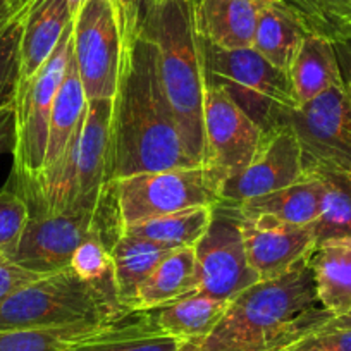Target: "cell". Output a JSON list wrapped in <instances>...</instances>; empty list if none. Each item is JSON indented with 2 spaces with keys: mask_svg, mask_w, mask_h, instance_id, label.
I'll return each instance as SVG.
<instances>
[{
  "mask_svg": "<svg viewBox=\"0 0 351 351\" xmlns=\"http://www.w3.org/2000/svg\"><path fill=\"white\" fill-rule=\"evenodd\" d=\"M195 164L184 148L154 47L140 33L124 42L112 99V181Z\"/></svg>",
  "mask_w": 351,
  "mask_h": 351,
  "instance_id": "1",
  "label": "cell"
},
{
  "mask_svg": "<svg viewBox=\"0 0 351 351\" xmlns=\"http://www.w3.org/2000/svg\"><path fill=\"white\" fill-rule=\"evenodd\" d=\"M332 319L317 296L310 255L274 279L256 281L231 300L200 351H282Z\"/></svg>",
  "mask_w": 351,
  "mask_h": 351,
  "instance_id": "2",
  "label": "cell"
},
{
  "mask_svg": "<svg viewBox=\"0 0 351 351\" xmlns=\"http://www.w3.org/2000/svg\"><path fill=\"white\" fill-rule=\"evenodd\" d=\"M195 5L197 0H143L136 32L154 47L184 148L191 160L202 165L207 67Z\"/></svg>",
  "mask_w": 351,
  "mask_h": 351,
  "instance_id": "3",
  "label": "cell"
},
{
  "mask_svg": "<svg viewBox=\"0 0 351 351\" xmlns=\"http://www.w3.org/2000/svg\"><path fill=\"white\" fill-rule=\"evenodd\" d=\"M126 313L114 278L86 281L67 267L43 276L0 303V330L106 324Z\"/></svg>",
  "mask_w": 351,
  "mask_h": 351,
  "instance_id": "4",
  "label": "cell"
},
{
  "mask_svg": "<svg viewBox=\"0 0 351 351\" xmlns=\"http://www.w3.org/2000/svg\"><path fill=\"white\" fill-rule=\"evenodd\" d=\"M204 52L208 80L224 88L262 133L288 123L298 102L286 71L269 62L253 47L226 50L204 42Z\"/></svg>",
  "mask_w": 351,
  "mask_h": 351,
  "instance_id": "5",
  "label": "cell"
},
{
  "mask_svg": "<svg viewBox=\"0 0 351 351\" xmlns=\"http://www.w3.org/2000/svg\"><path fill=\"white\" fill-rule=\"evenodd\" d=\"M73 53V21L38 73L16 90V148L12 186L23 193L43 172L53 100Z\"/></svg>",
  "mask_w": 351,
  "mask_h": 351,
  "instance_id": "6",
  "label": "cell"
},
{
  "mask_svg": "<svg viewBox=\"0 0 351 351\" xmlns=\"http://www.w3.org/2000/svg\"><path fill=\"white\" fill-rule=\"evenodd\" d=\"M119 229L198 205L219 204V191L204 165L141 172L110 183Z\"/></svg>",
  "mask_w": 351,
  "mask_h": 351,
  "instance_id": "7",
  "label": "cell"
},
{
  "mask_svg": "<svg viewBox=\"0 0 351 351\" xmlns=\"http://www.w3.org/2000/svg\"><path fill=\"white\" fill-rule=\"evenodd\" d=\"M288 123L302 145L305 171L351 174V88L346 83L293 109Z\"/></svg>",
  "mask_w": 351,
  "mask_h": 351,
  "instance_id": "8",
  "label": "cell"
},
{
  "mask_svg": "<svg viewBox=\"0 0 351 351\" xmlns=\"http://www.w3.org/2000/svg\"><path fill=\"white\" fill-rule=\"evenodd\" d=\"M193 250L198 291L231 302L260 281L246 256L238 205L215 204L210 226Z\"/></svg>",
  "mask_w": 351,
  "mask_h": 351,
  "instance_id": "9",
  "label": "cell"
},
{
  "mask_svg": "<svg viewBox=\"0 0 351 351\" xmlns=\"http://www.w3.org/2000/svg\"><path fill=\"white\" fill-rule=\"evenodd\" d=\"M262 130L236 106L222 86L207 77L204 106V169L221 198V188L252 160Z\"/></svg>",
  "mask_w": 351,
  "mask_h": 351,
  "instance_id": "10",
  "label": "cell"
},
{
  "mask_svg": "<svg viewBox=\"0 0 351 351\" xmlns=\"http://www.w3.org/2000/svg\"><path fill=\"white\" fill-rule=\"evenodd\" d=\"M123 49L109 0H86L73 19V56L88 100L114 99Z\"/></svg>",
  "mask_w": 351,
  "mask_h": 351,
  "instance_id": "11",
  "label": "cell"
},
{
  "mask_svg": "<svg viewBox=\"0 0 351 351\" xmlns=\"http://www.w3.org/2000/svg\"><path fill=\"white\" fill-rule=\"evenodd\" d=\"M305 176L303 150L291 124L286 123L262 134L250 164L226 181L219 202L241 205L252 198L282 190Z\"/></svg>",
  "mask_w": 351,
  "mask_h": 351,
  "instance_id": "12",
  "label": "cell"
},
{
  "mask_svg": "<svg viewBox=\"0 0 351 351\" xmlns=\"http://www.w3.org/2000/svg\"><path fill=\"white\" fill-rule=\"evenodd\" d=\"M99 214L64 212L32 214L12 262L38 274L69 267L77 246L99 228Z\"/></svg>",
  "mask_w": 351,
  "mask_h": 351,
  "instance_id": "13",
  "label": "cell"
},
{
  "mask_svg": "<svg viewBox=\"0 0 351 351\" xmlns=\"http://www.w3.org/2000/svg\"><path fill=\"white\" fill-rule=\"evenodd\" d=\"M246 256L260 281L285 274L315 250L313 224L296 226L267 215H243Z\"/></svg>",
  "mask_w": 351,
  "mask_h": 351,
  "instance_id": "14",
  "label": "cell"
},
{
  "mask_svg": "<svg viewBox=\"0 0 351 351\" xmlns=\"http://www.w3.org/2000/svg\"><path fill=\"white\" fill-rule=\"evenodd\" d=\"M76 178V210L97 214L112 183V99L88 100Z\"/></svg>",
  "mask_w": 351,
  "mask_h": 351,
  "instance_id": "15",
  "label": "cell"
},
{
  "mask_svg": "<svg viewBox=\"0 0 351 351\" xmlns=\"http://www.w3.org/2000/svg\"><path fill=\"white\" fill-rule=\"evenodd\" d=\"M267 4L269 0H197L198 33L219 49H250L260 12Z\"/></svg>",
  "mask_w": 351,
  "mask_h": 351,
  "instance_id": "16",
  "label": "cell"
},
{
  "mask_svg": "<svg viewBox=\"0 0 351 351\" xmlns=\"http://www.w3.org/2000/svg\"><path fill=\"white\" fill-rule=\"evenodd\" d=\"M71 21L67 0H32L23 28L18 88L28 83L49 60Z\"/></svg>",
  "mask_w": 351,
  "mask_h": 351,
  "instance_id": "17",
  "label": "cell"
},
{
  "mask_svg": "<svg viewBox=\"0 0 351 351\" xmlns=\"http://www.w3.org/2000/svg\"><path fill=\"white\" fill-rule=\"evenodd\" d=\"M184 346L186 343L162 332L150 310H145L128 312L66 351H181Z\"/></svg>",
  "mask_w": 351,
  "mask_h": 351,
  "instance_id": "18",
  "label": "cell"
},
{
  "mask_svg": "<svg viewBox=\"0 0 351 351\" xmlns=\"http://www.w3.org/2000/svg\"><path fill=\"white\" fill-rule=\"evenodd\" d=\"M229 303L195 289L183 298L150 310V313L162 332L190 346H197L217 327Z\"/></svg>",
  "mask_w": 351,
  "mask_h": 351,
  "instance_id": "19",
  "label": "cell"
},
{
  "mask_svg": "<svg viewBox=\"0 0 351 351\" xmlns=\"http://www.w3.org/2000/svg\"><path fill=\"white\" fill-rule=\"evenodd\" d=\"M326 183L315 172H305L302 180L282 190L252 198L238 205L243 215H267L296 226L315 224L324 208Z\"/></svg>",
  "mask_w": 351,
  "mask_h": 351,
  "instance_id": "20",
  "label": "cell"
},
{
  "mask_svg": "<svg viewBox=\"0 0 351 351\" xmlns=\"http://www.w3.org/2000/svg\"><path fill=\"white\" fill-rule=\"evenodd\" d=\"M298 106L344 84L332 40L308 33L288 71Z\"/></svg>",
  "mask_w": 351,
  "mask_h": 351,
  "instance_id": "21",
  "label": "cell"
},
{
  "mask_svg": "<svg viewBox=\"0 0 351 351\" xmlns=\"http://www.w3.org/2000/svg\"><path fill=\"white\" fill-rule=\"evenodd\" d=\"M306 35L308 32L303 23L282 0H269L260 12L252 47L269 62L288 73Z\"/></svg>",
  "mask_w": 351,
  "mask_h": 351,
  "instance_id": "22",
  "label": "cell"
},
{
  "mask_svg": "<svg viewBox=\"0 0 351 351\" xmlns=\"http://www.w3.org/2000/svg\"><path fill=\"white\" fill-rule=\"evenodd\" d=\"M86 106V93H84L83 83H81L76 60H74V56L71 53L66 74H64L62 83H60L59 90H57L56 100H53L49 128V145H47L43 172L52 169L64 157L71 140L76 136L81 124H83Z\"/></svg>",
  "mask_w": 351,
  "mask_h": 351,
  "instance_id": "23",
  "label": "cell"
},
{
  "mask_svg": "<svg viewBox=\"0 0 351 351\" xmlns=\"http://www.w3.org/2000/svg\"><path fill=\"white\" fill-rule=\"evenodd\" d=\"M171 252L172 250L131 232L123 231L117 236L110 246L114 282H116L119 302L128 312H131L140 286Z\"/></svg>",
  "mask_w": 351,
  "mask_h": 351,
  "instance_id": "24",
  "label": "cell"
},
{
  "mask_svg": "<svg viewBox=\"0 0 351 351\" xmlns=\"http://www.w3.org/2000/svg\"><path fill=\"white\" fill-rule=\"evenodd\" d=\"M195 289H198L195 250H172L140 286L131 312L155 310L165 303L190 295Z\"/></svg>",
  "mask_w": 351,
  "mask_h": 351,
  "instance_id": "25",
  "label": "cell"
},
{
  "mask_svg": "<svg viewBox=\"0 0 351 351\" xmlns=\"http://www.w3.org/2000/svg\"><path fill=\"white\" fill-rule=\"evenodd\" d=\"M319 302L332 317L351 310V239L317 245L310 253Z\"/></svg>",
  "mask_w": 351,
  "mask_h": 351,
  "instance_id": "26",
  "label": "cell"
},
{
  "mask_svg": "<svg viewBox=\"0 0 351 351\" xmlns=\"http://www.w3.org/2000/svg\"><path fill=\"white\" fill-rule=\"evenodd\" d=\"M215 205H198L172 214L158 215L123 229L169 250L195 248L212 222ZM121 231V232H123Z\"/></svg>",
  "mask_w": 351,
  "mask_h": 351,
  "instance_id": "27",
  "label": "cell"
},
{
  "mask_svg": "<svg viewBox=\"0 0 351 351\" xmlns=\"http://www.w3.org/2000/svg\"><path fill=\"white\" fill-rule=\"evenodd\" d=\"M326 183V197L320 217L313 224L317 245L351 239V174L313 169Z\"/></svg>",
  "mask_w": 351,
  "mask_h": 351,
  "instance_id": "28",
  "label": "cell"
},
{
  "mask_svg": "<svg viewBox=\"0 0 351 351\" xmlns=\"http://www.w3.org/2000/svg\"><path fill=\"white\" fill-rule=\"evenodd\" d=\"M106 324L88 322L62 327L0 330V351H66L77 341L95 334Z\"/></svg>",
  "mask_w": 351,
  "mask_h": 351,
  "instance_id": "29",
  "label": "cell"
},
{
  "mask_svg": "<svg viewBox=\"0 0 351 351\" xmlns=\"http://www.w3.org/2000/svg\"><path fill=\"white\" fill-rule=\"evenodd\" d=\"M308 33L332 40L351 36V0H282Z\"/></svg>",
  "mask_w": 351,
  "mask_h": 351,
  "instance_id": "30",
  "label": "cell"
},
{
  "mask_svg": "<svg viewBox=\"0 0 351 351\" xmlns=\"http://www.w3.org/2000/svg\"><path fill=\"white\" fill-rule=\"evenodd\" d=\"M32 210L26 198L11 186L0 190V258L14 260Z\"/></svg>",
  "mask_w": 351,
  "mask_h": 351,
  "instance_id": "31",
  "label": "cell"
},
{
  "mask_svg": "<svg viewBox=\"0 0 351 351\" xmlns=\"http://www.w3.org/2000/svg\"><path fill=\"white\" fill-rule=\"evenodd\" d=\"M32 0L21 9L14 21L0 33V106L14 102L21 67V40L25 18Z\"/></svg>",
  "mask_w": 351,
  "mask_h": 351,
  "instance_id": "32",
  "label": "cell"
},
{
  "mask_svg": "<svg viewBox=\"0 0 351 351\" xmlns=\"http://www.w3.org/2000/svg\"><path fill=\"white\" fill-rule=\"evenodd\" d=\"M100 224V222H99ZM69 269L86 281H107L114 278L110 243L104 234L102 226L95 229L76 248L71 258Z\"/></svg>",
  "mask_w": 351,
  "mask_h": 351,
  "instance_id": "33",
  "label": "cell"
},
{
  "mask_svg": "<svg viewBox=\"0 0 351 351\" xmlns=\"http://www.w3.org/2000/svg\"><path fill=\"white\" fill-rule=\"evenodd\" d=\"M282 351H351V327L315 330Z\"/></svg>",
  "mask_w": 351,
  "mask_h": 351,
  "instance_id": "34",
  "label": "cell"
},
{
  "mask_svg": "<svg viewBox=\"0 0 351 351\" xmlns=\"http://www.w3.org/2000/svg\"><path fill=\"white\" fill-rule=\"evenodd\" d=\"M40 278H43V274L28 271L12 260L0 258V303Z\"/></svg>",
  "mask_w": 351,
  "mask_h": 351,
  "instance_id": "35",
  "label": "cell"
},
{
  "mask_svg": "<svg viewBox=\"0 0 351 351\" xmlns=\"http://www.w3.org/2000/svg\"><path fill=\"white\" fill-rule=\"evenodd\" d=\"M16 148V106H0V155L14 154Z\"/></svg>",
  "mask_w": 351,
  "mask_h": 351,
  "instance_id": "36",
  "label": "cell"
},
{
  "mask_svg": "<svg viewBox=\"0 0 351 351\" xmlns=\"http://www.w3.org/2000/svg\"><path fill=\"white\" fill-rule=\"evenodd\" d=\"M334 49H336L337 62H339L341 76L344 83H351V36L350 38L336 40Z\"/></svg>",
  "mask_w": 351,
  "mask_h": 351,
  "instance_id": "37",
  "label": "cell"
},
{
  "mask_svg": "<svg viewBox=\"0 0 351 351\" xmlns=\"http://www.w3.org/2000/svg\"><path fill=\"white\" fill-rule=\"evenodd\" d=\"M28 4L26 2H19V0H0V33L4 32L12 21H14L16 16L21 12V9Z\"/></svg>",
  "mask_w": 351,
  "mask_h": 351,
  "instance_id": "38",
  "label": "cell"
},
{
  "mask_svg": "<svg viewBox=\"0 0 351 351\" xmlns=\"http://www.w3.org/2000/svg\"><path fill=\"white\" fill-rule=\"evenodd\" d=\"M348 327H351V310H350V312L344 313V315L332 317V319H330V320H327V322L324 324V326L320 327L319 330H327V329H348Z\"/></svg>",
  "mask_w": 351,
  "mask_h": 351,
  "instance_id": "39",
  "label": "cell"
},
{
  "mask_svg": "<svg viewBox=\"0 0 351 351\" xmlns=\"http://www.w3.org/2000/svg\"><path fill=\"white\" fill-rule=\"evenodd\" d=\"M84 2H86V0H67V5H69V11H71V16H73V19H74V16L81 11V8L84 5Z\"/></svg>",
  "mask_w": 351,
  "mask_h": 351,
  "instance_id": "40",
  "label": "cell"
},
{
  "mask_svg": "<svg viewBox=\"0 0 351 351\" xmlns=\"http://www.w3.org/2000/svg\"><path fill=\"white\" fill-rule=\"evenodd\" d=\"M181 351H200V350H195L193 346H190V344H186V346H184Z\"/></svg>",
  "mask_w": 351,
  "mask_h": 351,
  "instance_id": "41",
  "label": "cell"
},
{
  "mask_svg": "<svg viewBox=\"0 0 351 351\" xmlns=\"http://www.w3.org/2000/svg\"><path fill=\"white\" fill-rule=\"evenodd\" d=\"M346 84H348V86H350V88H351V83H346Z\"/></svg>",
  "mask_w": 351,
  "mask_h": 351,
  "instance_id": "42",
  "label": "cell"
},
{
  "mask_svg": "<svg viewBox=\"0 0 351 351\" xmlns=\"http://www.w3.org/2000/svg\"><path fill=\"white\" fill-rule=\"evenodd\" d=\"M19 2H26V0H19Z\"/></svg>",
  "mask_w": 351,
  "mask_h": 351,
  "instance_id": "43",
  "label": "cell"
}]
</instances>
